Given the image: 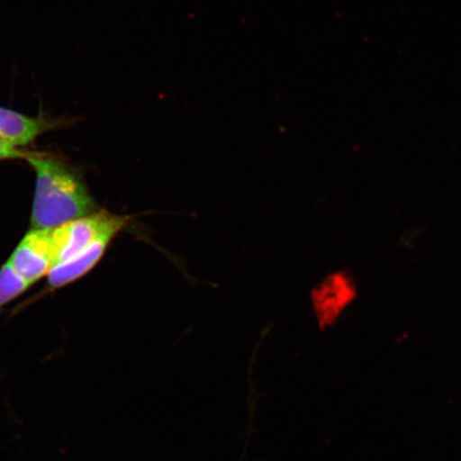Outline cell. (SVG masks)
<instances>
[{"instance_id": "6da1fadb", "label": "cell", "mask_w": 461, "mask_h": 461, "mask_svg": "<svg viewBox=\"0 0 461 461\" xmlns=\"http://www.w3.org/2000/svg\"><path fill=\"white\" fill-rule=\"evenodd\" d=\"M26 160L36 173L32 229H55L99 211L83 176L71 165L49 153L29 152Z\"/></svg>"}, {"instance_id": "7a4b0ae2", "label": "cell", "mask_w": 461, "mask_h": 461, "mask_svg": "<svg viewBox=\"0 0 461 461\" xmlns=\"http://www.w3.org/2000/svg\"><path fill=\"white\" fill-rule=\"evenodd\" d=\"M134 216L115 215L99 210L51 230L57 265L68 261L108 234L119 235ZM56 265V267H57Z\"/></svg>"}, {"instance_id": "3957f363", "label": "cell", "mask_w": 461, "mask_h": 461, "mask_svg": "<svg viewBox=\"0 0 461 461\" xmlns=\"http://www.w3.org/2000/svg\"><path fill=\"white\" fill-rule=\"evenodd\" d=\"M23 278L36 284L57 265L50 229H32L8 259Z\"/></svg>"}, {"instance_id": "277c9868", "label": "cell", "mask_w": 461, "mask_h": 461, "mask_svg": "<svg viewBox=\"0 0 461 461\" xmlns=\"http://www.w3.org/2000/svg\"><path fill=\"white\" fill-rule=\"evenodd\" d=\"M63 120L29 117L13 109L0 106V138L16 148L26 147L45 132L59 128Z\"/></svg>"}, {"instance_id": "5b68a950", "label": "cell", "mask_w": 461, "mask_h": 461, "mask_svg": "<svg viewBox=\"0 0 461 461\" xmlns=\"http://www.w3.org/2000/svg\"><path fill=\"white\" fill-rule=\"evenodd\" d=\"M117 236L114 234L103 236L94 244L86 248L84 251L79 252L78 255L68 258L66 262L58 264L48 275L50 290L55 291L57 288L72 285L73 282L89 274L100 263L108 247L112 245Z\"/></svg>"}, {"instance_id": "8992f818", "label": "cell", "mask_w": 461, "mask_h": 461, "mask_svg": "<svg viewBox=\"0 0 461 461\" xmlns=\"http://www.w3.org/2000/svg\"><path fill=\"white\" fill-rule=\"evenodd\" d=\"M32 285L9 261L5 262L0 268V309L23 295Z\"/></svg>"}, {"instance_id": "52a82bcc", "label": "cell", "mask_w": 461, "mask_h": 461, "mask_svg": "<svg viewBox=\"0 0 461 461\" xmlns=\"http://www.w3.org/2000/svg\"><path fill=\"white\" fill-rule=\"evenodd\" d=\"M29 152L25 149L16 148L13 144L0 138V161L13 159H27Z\"/></svg>"}]
</instances>
